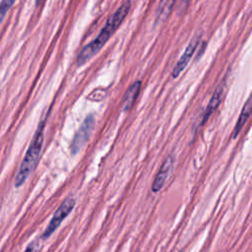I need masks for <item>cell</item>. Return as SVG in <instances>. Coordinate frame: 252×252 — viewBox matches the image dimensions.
Instances as JSON below:
<instances>
[{
  "instance_id": "cell-1",
  "label": "cell",
  "mask_w": 252,
  "mask_h": 252,
  "mask_svg": "<svg viewBox=\"0 0 252 252\" xmlns=\"http://www.w3.org/2000/svg\"><path fill=\"white\" fill-rule=\"evenodd\" d=\"M130 8H131V1L125 0L119 6V8L108 18V20L106 21L105 25L103 26V28L101 29L97 36L89 44H87L79 53L77 58V63L79 66L87 63L103 47V45L108 41L111 35L116 32V30L120 27L122 22L125 20L126 16L130 11Z\"/></svg>"
},
{
  "instance_id": "cell-2",
  "label": "cell",
  "mask_w": 252,
  "mask_h": 252,
  "mask_svg": "<svg viewBox=\"0 0 252 252\" xmlns=\"http://www.w3.org/2000/svg\"><path fill=\"white\" fill-rule=\"evenodd\" d=\"M44 126H45L44 121H41L37 126V129L33 135V138L30 144V147L26 153V156H25V158L19 167V170L16 174L15 187L22 186L28 179L32 170L37 164V161H38V158L40 156V152L42 149V144H43Z\"/></svg>"
},
{
  "instance_id": "cell-3",
  "label": "cell",
  "mask_w": 252,
  "mask_h": 252,
  "mask_svg": "<svg viewBox=\"0 0 252 252\" xmlns=\"http://www.w3.org/2000/svg\"><path fill=\"white\" fill-rule=\"evenodd\" d=\"M76 205V201L73 197H67L62 204L58 207V209L55 211L52 219L50 220L47 227L42 233V238L46 239L51 236V234L60 226L61 222L67 218V216L73 211L74 207Z\"/></svg>"
},
{
  "instance_id": "cell-4",
  "label": "cell",
  "mask_w": 252,
  "mask_h": 252,
  "mask_svg": "<svg viewBox=\"0 0 252 252\" xmlns=\"http://www.w3.org/2000/svg\"><path fill=\"white\" fill-rule=\"evenodd\" d=\"M94 115H89L85 118L84 122L80 126L79 130L74 136V139L71 143V152L72 154L76 155L83 147L84 145L88 142L92 131L94 129Z\"/></svg>"
},
{
  "instance_id": "cell-5",
  "label": "cell",
  "mask_w": 252,
  "mask_h": 252,
  "mask_svg": "<svg viewBox=\"0 0 252 252\" xmlns=\"http://www.w3.org/2000/svg\"><path fill=\"white\" fill-rule=\"evenodd\" d=\"M199 42H200L199 36H195L194 38H192V40L187 45L185 51L182 53L181 57L175 64V66L172 70V78H177L182 73V71L187 67L188 63L190 62L193 54L195 53V51L199 45Z\"/></svg>"
},
{
  "instance_id": "cell-6",
  "label": "cell",
  "mask_w": 252,
  "mask_h": 252,
  "mask_svg": "<svg viewBox=\"0 0 252 252\" xmlns=\"http://www.w3.org/2000/svg\"><path fill=\"white\" fill-rule=\"evenodd\" d=\"M224 87H225V82L224 80H222L218 86L217 88L215 89L213 94H212V97L204 111V114H203V119H202V124H204L208 118L217 110V108L219 107V105L220 104L221 100H222V97H223V94H224Z\"/></svg>"
},
{
  "instance_id": "cell-7",
  "label": "cell",
  "mask_w": 252,
  "mask_h": 252,
  "mask_svg": "<svg viewBox=\"0 0 252 252\" xmlns=\"http://www.w3.org/2000/svg\"><path fill=\"white\" fill-rule=\"evenodd\" d=\"M173 157L172 156H168L166 158V159L163 161L159 171L158 172L154 182H153V185H152V191L154 193H158L163 186V184L165 183L167 177H168V174L170 173L171 169H172V166H173Z\"/></svg>"
},
{
  "instance_id": "cell-8",
  "label": "cell",
  "mask_w": 252,
  "mask_h": 252,
  "mask_svg": "<svg viewBox=\"0 0 252 252\" xmlns=\"http://www.w3.org/2000/svg\"><path fill=\"white\" fill-rule=\"evenodd\" d=\"M141 85H142L141 81H136L128 88V90L125 93L124 97L122 99V110L123 111H127L132 107V105L134 104V102L140 93Z\"/></svg>"
},
{
  "instance_id": "cell-9",
  "label": "cell",
  "mask_w": 252,
  "mask_h": 252,
  "mask_svg": "<svg viewBox=\"0 0 252 252\" xmlns=\"http://www.w3.org/2000/svg\"><path fill=\"white\" fill-rule=\"evenodd\" d=\"M251 113H252V95L246 100L245 104L242 107V110L240 112V115L237 119L236 125H235L234 130H233V134H232L233 139H235L238 136V134L242 130L243 126L245 125V123H246L247 119L249 118V116L251 115Z\"/></svg>"
},
{
  "instance_id": "cell-10",
  "label": "cell",
  "mask_w": 252,
  "mask_h": 252,
  "mask_svg": "<svg viewBox=\"0 0 252 252\" xmlns=\"http://www.w3.org/2000/svg\"><path fill=\"white\" fill-rule=\"evenodd\" d=\"M175 2H176V0H161L159 2L157 12H156V22L157 23H162L169 17Z\"/></svg>"
},
{
  "instance_id": "cell-11",
  "label": "cell",
  "mask_w": 252,
  "mask_h": 252,
  "mask_svg": "<svg viewBox=\"0 0 252 252\" xmlns=\"http://www.w3.org/2000/svg\"><path fill=\"white\" fill-rule=\"evenodd\" d=\"M15 2L16 0H2L0 2V24L3 22L4 18L6 17V14L14 5Z\"/></svg>"
},
{
  "instance_id": "cell-12",
  "label": "cell",
  "mask_w": 252,
  "mask_h": 252,
  "mask_svg": "<svg viewBox=\"0 0 252 252\" xmlns=\"http://www.w3.org/2000/svg\"><path fill=\"white\" fill-rule=\"evenodd\" d=\"M38 249H39V241L34 240L28 245V247L26 248V250L24 252H37Z\"/></svg>"
},
{
  "instance_id": "cell-13",
  "label": "cell",
  "mask_w": 252,
  "mask_h": 252,
  "mask_svg": "<svg viewBox=\"0 0 252 252\" xmlns=\"http://www.w3.org/2000/svg\"><path fill=\"white\" fill-rule=\"evenodd\" d=\"M44 2H45V0H35V5H36V7H40Z\"/></svg>"
}]
</instances>
